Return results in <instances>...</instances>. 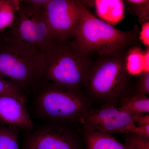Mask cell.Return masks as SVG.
Masks as SVG:
<instances>
[{
  "label": "cell",
  "instance_id": "6da1fadb",
  "mask_svg": "<svg viewBox=\"0 0 149 149\" xmlns=\"http://www.w3.org/2000/svg\"><path fill=\"white\" fill-rule=\"evenodd\" d=\"M81 17L71 45L88 56L97 52L100 56L123 51L137 40L131 31H123L98 18L80 1Z\"/></svg>",
  "mask_w": 149,
  "mask_h": 149
},
{
  "label": "cell",
  "instance_id": "7a4b0ae2",
  "mask_svg": "<svg viewBox=\"0 0 149 149\" xmlns=\"http://www.w3.org/2000/svg\"><path fill=\"white\" fill-rule=\"evenodd\" d=\"M45 55V74L54 85L76 91L86 84L92 65L88 56L66 42H55Z\"/></svg>",
  "mask_w": 149,
  "mask_h": 149
},
{
  "label": "cell",
  "instance_id": "3957f363",
  "mask_svg": "<svg viewBox=\"0 0 149 149\" xmlns=\"http://www.w3.org/2000/svg\"><path fill=\"white\" fill-rule=\"evenodd\" d=\"M45 70V54L8 37L0 51V74L19 87L37 80Z\"/></svg>",
  "mask_w": 149,
  "mask_h": 149
},
{
  "label": "cell",
  "instance_id": "277c9868",
  "mask_svg": "<svg viewBox=\"0 0 149 149\" xmlns=\"http://www.w3.org/2000/svg\"><path fill=\"white\" fill-rule=\"evenodd\" d=\"M123 51L100 56L91 65L85 85L98 98H116L126 88L129 74L125 67L126 54Z\"/></svg>",
  "mask_w": 149,
  "mask_h": 149
},
{
  "label": "cell",
  "instance_id": "5b68a950",
  "mask_svg": "<svg viewBox=\"0 0 149 149\" xmlns=\"http://www.w3.org/2000/svg\"><path fill=\"white\" fill-rule=\"evenodd\" d=\"M9 38L45 54L55 42L46 22L44 8L20 4Z\"/></svg>",
  "mask_w": 149,
  "mask_h": 149
},
{
  "label": "cell",
  "instance_id": "8992f818",
  "mask_svg": "<svg viewBox=\"0 0 149 149\" xmlns=\"http://www.w3.org/2000/svg\"><path fill=\"white\" fill-rule=\"evenodd\" d=\"M38 105L42 113L53 120L80 119L86 113L85 100L77 91L55 85L41 94Z\"/></svg>",
  "mask_w": 149,
  "mask_h": 149
},
{
  "label": "cell",
  "instance_id": "52a82bcc",
  "mask_svg": "<svg viewBox=\"0 0 149 149\" xmlns=\"http://www.w3.org/2000/svg\"><path fill=\"white\" fill-rule=\"evenodd\" d=\"M46 22L55 42L73 38L80 20V1L49 0L45 7Z\"/></svg>",
  "mask_w": 149,
  "mask_h": 149
},
{
  "label": "cell",
  "instance_id": "ba28073f",
  "mask_svg": "<svg viewBox=\"0 0 149 149\" xmlns=\"http://www.w3.org/2000/svg\"><path fill=\"white\" fill-rule=\"evenodd\" d=\"M80 120L85 129L109 134H127L136 125L133 114L115 106L86 112Z\"/></svg>",
  "mask_w": 149,
  "mask_h": 149
},
{
  "label": "cell",
  "instance_id": "9c48e42d",
  "mask_svg": "<svg viewBox=\"0 0 149 149\" xmlns=\"http://www.w3.org/2000/svg\"><path fill=\"white\" fill-rule=\"evenodd\" d=\"M28 149H78L77 141L69 130L58 125L46 126L36 132Z\"/></svg>",
  "mask_w": 149,
  "mask_h": 149
},
{
  "label": "cell",
  "instance_id": "30bf717a",
  "mask_svg": "<svg viewBox=\"0 0 149 149\" xmlns=\"http://www.w3.org/2000/svg\"><path fill=\"white\" fill-rule=\"evenodd\" d=\"M24 105L14 97L0 96V122L11 127L32 129L33 124Z\"/></svg>",
  "mask_w": 149,
  "mask_h": 149
},
{
  "label": "cell",
  "instance_id": "8fae6325",
  "mask_svg": "<svg viewBox=\"0 0 149 149\" xmlns=\"http://www.w3.org/2000/svg\"><path fill=\"white\" fill-rule=\"evenodd\" d=\"M97 15L106 23L114 26L123 19L125 3L120 0L93 1Z\"/></svg>",
  "mask_w": 149,
  "mask_h": 149
},
{
  "label": "cell",
  "instance_id": "7c38bea8",
  "mask_svg": "<svg viewBox=\"0 0 149 149\" xmlns=\"http://www.w3.org/2000/svg\"><path fill=\"white\" fill-rule=\"evenodd\" d=\"M85 130L86 149H127L110 134Z\"/></svg>",
  "mask_w": 149,
  "mask_h": 149
},
{
  "label": "cell",
  "instance_id": "4fadbf2b",
  "mask_svg": "<svg viewBox=\"0 0 149 149\" xmlns=\"http://www.w3.org/2000/svg\"><path fill=\"white\" fill-rule=\"evenodd\" d=\"M125 67L130 75H139L145 72L144 51L140 47L130 48L125 54Z\"/></svg>",
  "mask_w": 149,
  "mask_h": 149
},
{
  "label": "cell",
  "instance_id": "5bb4252c",
  "mask_svg": "<svg viewBox=\"0 0 149 149\" xmlns=\"http://www.w3.org/2000/svg\"><path fill=\"white\" fill-rule=\"evenodd\" d=\"M20 4L17 0H0V32L11 26Z\"/></svg>",
  "mask_w": 149,
  "mask_h": 149
},
{
  "label": "cell",
  "instance_id": "9a60e30c",
  "mask_svg": "<svg viewBox=\"0 0 149 149\" xmlns=\"http://www.w3.org/2000/svg\"><path fill=\"white\" fill-rule=\"evenodd\" d=\"M119 107L132 114L149 113V98L138 93L123 100Z\"/></svg>",
  "mask_w": 149,
  "mask_h": 149
},
{
  "label": "cell",
  "instance_id": "2e32d148",
  "mask_svg": "<svg viewBox=\"0 0 149 149\" xmlns=\"http://www.w3.org/2000/svg\"><path fill=\"white\" fill-rule=\"evenodd\" d=\"M124 2L130 13L138 17L141 23L149 22L148 0H128Z\"/></svg>",
  "mask_w": 149,
  "mask_h": 149
},
{
  "label": "cell",
  "instance_id": "e0dca14e",
  "mask_svg": "<svg viewBox=\"0 0 149 149\" xmlns=\"http://www.w3.org/2000/svg\"><path fill=\"white\" fill-rule=\"evenodd\" d=\"M0 149H19L18 135L13 128L0 127Z\"/></svg>",
  "mask_w": 149,
  "mask_h": 149
},
{
  "label": "cell",
  "instance_id": "ac0fdd59",
  "mask_svg": "<svg viewBox=\"0 0 149 149\" xmlns=\"http://www.w3.org/2000/svg\"><path fill=\"white\" fill-rule=\"evenodd\" d=\"M14 97L25 105L26 98L19 87L0 76V96Z\"/></svg>",
  "mask_w": 149,
  "mask_h": 149
},
{
  "label": "cell",
  "instance_id": "d6986e66",
  "mask_svg": "<svg viewBox=\"0 0 149 149\" xmlns=\"http://www.w3.org/2000/svg\"><path fill=\"white\" fill-rule=\"evenodd\" d=\"M124 145L127 149H149V139L128 133Z\"/></svg>",
  "mask_w": 149,
  "mask_h": 149
},
{
  "label": "cell",
  "instance_id": "ffe728a7",
  "mask_svg": "<svg viewBox=\"0 0 149 149\" xmlns=\"http://www.w3.org/2000/svg\"><path fill=\"white\" fill-rule=\"evenodd\" d=\"M141 75L138 84L139 93L147 95L149 94V72H144Z\"/></svg>",
  "mask_w": 149,
  "mask_h": 149
},
{
  "label": "cell",
  "instance_id": "44dd1931",
  "mask_svg": "<svg viewBox=\"0 0 149 149\" xmlns=\"http://www.w3.org/2000/svg\"><path fill=\"white\" fill-rule=\"evenodd\" d=\"M128 133L149 139V124L136 125L128 131Z\"/></svg>",
  "mask_w": 149,
  "mask_h": 149
},
{
  "label": "cell",
  "instance_id": "7402d4cb",
  "mask_svg": "<svg viewBox=\"0 0 149 149\" xmlns=\"http://www.w3.org/2000/svg\"><path fill=\"white\" fill-rule=\"evenodd\" d=\"M139 38L145 45L149 47V22H145L142 25Z\"/></svg>",
  "mask_w": 149,
  "mask_h": 149
},
{
  "label": "cell",
  "instance_id": "603a6c76",
  "mask_svg": "<svg viewBox=\"0 0 149 149\" xmlns=\"http://www.w3.org/2000/svg\"><path fill=\"white\" fill-rule=\"evenodd\" d=\"M133 120L136 125L149 124V116L148 113L133 114Z\"/></svg>",
  "mask_w": 149,
  "mask_h": 149
},
{
  "label": "cell",
  "instance_id": "cb8c5ba5",
  "mask_svg": "<svg viewBox=\"0 0 149 149\" xmlns=\"http://www.w3.org/2000/svg\"><path fill=\"white\" fill-rule=\"evenodd\" d=\"M49 1V0H27V1H20L21 2L29 4L35 6L45 8V7Z\"/></svg>",
  "mask_w": 149,
  "mask_h": 149
},
{
  "label": "cell",
  "instance_id": "d4e9b609",
  "mask_svg": "<svg viewBox=\"0 0 149 149\" xmlns=\"http://www.w3.org/2000/svg\"><path fill=\"white\" fill-rule=\"evenodd\" d=\"M144 64H145V72H149V49L147 48L144 51Z\"/></svg>",
  "mask_w": 149,
  "mask_h": 149
}]
</instances>
